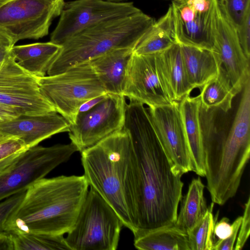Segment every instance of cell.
<instances>
[{
	"label": "cell",
	"instance_id": "1",
	"mask_svg": "<svg viewBox=\"0 0 250 250\" xmlns=\"http://www.w3.org/2000/svg\"><path fill=\"white\" fill-rule=\"evenodd\" d=\"M123 128L134 154L138 234L175 223L184 183L162 146L147 107L134 101L125 107Z\"/></svg>",
	"mask_w": 250,
	"mask_h": 250
},
{
	"label": "cell",
	"instance_id": "2",
	"mask_svg": "<svg viewBox=\"0 0 250 250\" xmlns=\"http://www.w3.org/2000/svg\"><path fill=\"white\" fill-rule=\"evenodd\" d=\"M81 153L89 187L114 209L135 235L138 223L135 159L128 132L123 128Z\"/></svg>",
	"mask_w": 250,
	"mask_h": 250
},
{
	"label": "cell",
	"instance_id": "3",
	"mask_svg": "<svg viewBox=\"0 0 250 250\" xmlns=\"http://www.w3.org/2000/svg\"><path fill=\"white\" fill-rule=\"evenodd\" d=\"M89 189L84 176L43 178L30 186L5 231L63 235L73 227Z\"/></svg>",
	"mask_w": 250,
	"mask_h": 250
},
{
	"label": "cell",
	"instance_id": "4",
	"mask_svg": "<svg viewBox=\"0 0 250 250\" xmlns=\"http://www.w3.org/2000/svg\"><path fill=\"white\" fill-rule=\"evenodd\" d=\"M231 128L204 140L207 188L212 201L224 205L236 194L250 156V79L246 83Z\"/></svg>",
	"mask_w": 250,
	"mask_h": 250
},
{
	"label": "cell",
	"instance_id": "5",
	"mask_svg": "<svg viewBox=\"0 0 250 250\" xmlns=\"http://www.w3.org/2000/svg\"><path fill=\"white\" fill-rule=\"evenodd\" d=\"M155 21L141 11L90 26L62 45L47 74L51 76L62 73L73 65L89 61L114 49H134Z\"/></svg>",
	"mask_w": 250,
	"mask_h": 250
},
{
	"label": "cell",
	"instance_id": "6",
	"mask_svg": "<svg viewBox=\"0 0 250 250\" xmlns=\"http://www.w3.org/2000/svg\"><path fill=\"white\" fill-rule=\"evenodd\" d=\"M123 226L114 209L89 187L65 241L70 250H115Z\"/></svg>",
	"mask_w": 250,
	"mask_h": 250
},
{
	"label": "cell",
	"instance_id": "7",
	"mask_svg": "<svg viewBox=\"0 0 250 250\" xmlns=\"http://www.w3.org/2000/svg\"><path fill=\"white\" fill-rule=\"evenodd\" d=\"M38 80L42 94L70 125L75 123L84 102L107 94L89 61Z\"/></svg>",
	"mask_w": 250,
	"mask_h": 250
},
{
	"label": "cell",
	"instance_id": "8",
	"mask_svg": "<svg viewBox=\"0 0 250 250\" xmlns=\"http://www.w3.org/2000/svg\"><path fill=\"white\" fill-rule=\"evenodd\" d=\"M77 151V147L71 142L28 148L9 170L0 175V201L26 190Z\"/></svg>",
	"mask_w": 250,
	"mask_h": 250
},
{
	"label": "cell",
	"instance_id": "9",
	"mask_svg": "<svg viewBox=\"0 0 250 250\" xmlns=\"http://www.w3.org/2000/svg\"><path fill=\"white\" fill-rule=\"evenodd\" d=\"M64 0H12L0 4V28L15 44L48 35L53 20L60 16Z\"/></svg>",
	"mask_w": 250,
	"mask_h": 250
},
{
	"label": "cell",
	"instance_id": "10",
	"mask_svg": "<svg viewBox=\"0 0 250 250\" xmlns=\"http://www.w3.org/2000/svg\"><path fill=\"white\" fill-rule=\"evenodd\" d=\"M177 43L212 51L219 6L218 0L172 1Z\"/></svg>",
	"mask_w": 250,
	"mask_h": 250
},
{
	"label": "cell",
	"instance_id": "11",
	"mask_svg": "<svg viewBox=\"0 0 250 250\" xmlns=\"http://www.w3.org/2000/svg\"><path fill=\"white\" fill-rule=\"evenodd\" d=\"M0 104L19 115L57 112L41 91L38 78L19 66L11 53L0 62Z\"/></svg>",
	"mask_w": 250,
	"mask_h": 250
},
{
	"label": "cell",
	"instance_id": "12",
	"mask_svg": "<svg viewBox=\"0 0 250 250\" xmlns=\"http://www.w3.org/2000/svg\"><path fill=\"white\" fill-rule=\"evenodd\" d=\"M126 104L123 95L107 93L102 101L90 110L79 112L68 131L71 142L78 151L82 152L122 129Z\"/></svg>",
	"mask_w": 250,
	"mask_h": 250
},
{
	"label": "cell",
	"instance_id": "13",
	"mask_svg": "<svg viewBox=\"0 0 250 250\" xmlns=\"http://www.w3.org/2000/svg\"><path fill=\"white\" fill-rule=\"evenodd\" d=\"M141 10L132 2L75 0L64 3L51 34L50 42L62 45L79 31L101 21L133 15Z\"/></svg>",
	"mask_w": 250,
	"mask_h": 250
},
{
	"label": "cell",
	"instance_id": "14",
	"mask_svg": "<svg viewBox=\"0 0 250 250\" xmlns=\"http://www.w3.org/2000/svg\"><path fill=\"white\" fill-rule=\"evenodd\" d=\"M147 108L155 133L176 173L182 176L192 171L179 102Z\"/></svg>",
	"mask_w": 250,
	"mask_h": 250
},
{
	"label": "cell",
	"instance_id": "15",
	"mask_svg": "<svg viewBox=\"0 0 250 250\" xmlns=\"http://www.w3.org/2000/svg\"><path fill=\"white\" fill-rule=\"evenodd\" d=\"M123 95L134 101L155 107L172 104L158 70L156 54L138 55L133 53L128 65Z\"/></svg>",
	"mask_w": 250,
	"mask_h": 250
},
{
	"label": "cell",
	"instance_id": "16",
	"mask_svg": "<svg viewBox=\"0 0 250 250\" xmlns=\"http://www.w3.org/2000/svg\"><path fill=\"white\" fill-rule=\"evenodd\" d=\"M218 74L238 94L250 79V60L244 54L234 26L219 8L213 50Z\"/></svg>",
	"mask_w": 250,
	"mask_h": 250
},
{
	"label": "cell",
	"instance_id": "17",
	"mask_svg": "<svg viewBox=\"0 0 250 250\" xmlns=\"http://www.w3.org/2000/svg\"><path fill=\"white\" fill-rule=\"evenodd\" d=\"M70 124L57 112L20 115L0 124V131L20 139L29 148L55 134L68 132Z\"/></svg>",
	"mask_w": 250,
	"mask_h": 250
},
{
	"label": "cell",
	"instance_id": "18",
	"mask_svg": "<svg viewBox=\"0 0 250 250\" xmlns=\"http://www.w3.org/2000/svg\"><path fill=\"white\" fill-rule=\"evenodd\" d=\"M179 103L191 157L192 171L200 176L205 177L203 122L199 95L187 96Z\"/></svg>",
	"mask_w": 250,
	"mask_h": 250
},
{
	"label": "cell",
	"instance_id": "19",
	"mask_svg": "<svg viewBox=\"0 0 250 250\" xmlns=\"http://www.w3.org/2000/svg\"><path fill=\"white\" fill-rule=\"evenodd\" d=\"M133 50L129 48L114 49L89 61L107 93L123 95Z\"/></svg>",
	"mask_w": 250,
	"mask_h": 250
},
{
	"label": "cell",
	"instance_id": "20",
	"mask_svg": "<svg viewBox=\"0 0 250 250\" xmlns=\"http://www.w3.org/2000/svg\"><path fill=\"white\" fill-rule=\"evenodd\" d=\"M158 72L173 101L179 102L190 95L194 88L187 76L181 47L175 43L166 50L156 54Z\"/></svg>",
	"mask_w": 250,
	"mask_h": 250
},
{
	"label": "cell",
	"instance_id": "21",
	"mask_svg": "<svg viewBox=\"0 0 250 250\" xmlns=\"http://www.w3.org/2000/svg\"><path fill=\"white\" fill-rule=\"evenodd\" d=\"M62 45L51 42L13 46L11 53L22 68L37 78L45 76Z\"/></svg>",
	"mask_w": 250,
	"mask_h": 250
},
{
	"label": "cell",
	"instance_id": "22",
	"mask_svg": "<svg viewBox=\"0 0 250 250\" xmlns=\"http://www.w3.org/2000/svg\"><path fill=\"white\" fill-rule=\"evenodd\" d=\"M180 45L188 79L194 89L201 88L217 75V63L212 51Z\"/></svg>",
	"mask_w": 250,
	"mask_h": 250
},
{
	"label": "cell",
	"instance_id": "23",
	"mask_svg": "<svg viewBox=\"0 0 250 250\" xmlns=\"http://www.w3.org/2000/svg\"><path fill=\"white\" fill-rule=\"evenodd\" d=\"M177 43L171 5L142 37L133 50L138 55L161 53Z\"/></svg>",
	"mask_w": 250,
	"mask_h": 250
},
{
	"label": "cell",
	"instance_id": "24",
	"mask_svg": "<svg viewBox=\"0 0 250 250\" xmlns=\"http://www.w3.org/2000/svg\"><path fill=\"white\" fill-rule=\"evenodd\" d=\"M134 246L140 250H190L187 233L175 223L138 234Z\"/></svg>",
	"mask_w": 250,
	"mask_h": 250
},
{
	"label": "cell",
	"instance_id": "25",
	"mask_svg": "<svg viewBox=\"0 0 250 250\" xmlns=\"http://www.w3.org/2000/svg\"><path fill=\"white\" fill-rule=\"evenodd\" d=\"M204 188L205 185L199 177L193 179L180 201V212L175 225L187 233L200 221L208 210Z\"/></svg>",
	"mask_w": 250,
	"mask_h": 250
},
{
	"label": "cell",
	"instance_id": "26",
	"mask_svg": "<svg viewBox=\"0 0 250 250\" xmlns=\"http://www.w3.org/2000/svg\"><path fill=\"white\" fill-rule=\"evenodd\" d=\"M200 89L198 95L201 106L206 111L219 109L227 112L231 108L233 99L237 94L227 80L219 74Z\"/></svg>",
	"mask_w": 250,
	"mask_h": 250
},
{
	"label": "cell",
	"instance_id": "27",
	"mask_svg": "<svg viewBox=\"0 0 250 250\" xmlns=\"http://www.w3.org/2000/svg\"><path fill=\"white\" fill-rule=\"evenodd\" d=\"M214 204L212 202L203 217L187 233L190 250H213V230L218 216L213 215Z\"/></svg>",
	"mask_w": 250,
	"mask_h": 250
},
{
	"label": "cell",
	"instance_id": "28",
	"mask_svg": "<svg viewBox=\"0 0 250 250\" xmlns=\"http://www.w3.org/2000/svg\"><path fill=\"white\" fill-rule=\"evenodd\" d=\"M14 250H70L63 235H44L10 232Z\"/></svg>",
	"mask_w": 250,
	"mask_h": 250
},
{
	"label": "cell",
	"instance_id": "29",
	"mask_svg": "<svg viewBox=\"0 0 250 250\" xmlns=\"http://www.w3.org/2000/svg\"><path fill=\"white\" fill-rule=\"evenodd\" d=\"M218 2L221 11L237 29L250 9V0H218Z\"/></svg>",
	"mask_w": 250,
	"mask_h": 250
},
{
	"label": "cell",
	"instance_id": "30",
	"mask_svg": "<svg viewBox=\"0 0 250 250\" xmlns=\"http://www.w3.org/2000/svg\"><path fill=\"white\" fill-rule=\"evenodd\" d=\"M26 191L19 192L0 202V232L5 231L9 218L22 202Z\"/></svg>",
	"mask_w": 250,
	"mask_h": 250
},
{
	"label": "cell",
	"instance_id": "31",
	"mask_svg": "<svg viewBox=\"0 0 250 250\" xmlns=\"http://www.w3.org/2000/svg\"><path fill=\"white\" fill-rule=\"evenodd\" d=\"M28 148L19 138L0 131V160L24 151Z\"/></svg>",
	"mask_w": 250,
	"mask_h": 250
},
{
	"label": "cell",
	"instance_id": "32",
	"mask_svg": "<svg viewBox=\"0 0 250 250\" xmlns=\"http://www.w3.org/2000/svg\"><path fill=\"white\" fill-rule=\"evenodd\" d=\"M236 240L234 250H241L246 243L250 234V198L249 197L245 204V208L242 216L241 223Z\"/></svg>",
	"mask_w": 250,
	"mask_h": 250
},
{
	"label": "cell",
	"instance_id": "33",
	"mask_svg": "<svg viewBox=\"0 0 250 250\" xmlns=\"http://www.w3.org/2000/svg\"><path fill=\"white\" fill-rule=\"evenodd\" d=\"M238 40L246 57L250 58V9L246 13L241 24L236 29Z\"/></svg>",
	"mask_w": 250,
	"mask_h": 250
},
{
	"label": "cell",
	"instance_id": "34",
	"mask_svg": "<svg viewBox=\"0 0 250 250\" xmlns=\"http://www.w3.org/2000/svg\"><path fill=\"white\" fill-rule=\"evenodd\" d=\"M242 216H239L232 223L233 231L228 238L215 242L213 250H233L236 242L239 228L241 223Z\"/></svg>",
	"mask_w": 250,
	"mask_h": 250
},
{
	"label": "cell",
	"instance_id": "35",
	"mask_svg": "<svg viewBox=\"0 0 250 250\" xmlns=\"http://www.w3.org/2000/svg\"><path fill=\"white\" fill-rule=\"evenodd\" d=\"M233 227L227 217L216 222L213 230L214 244L217 241L223 240L229 237L232 233Z\"/></svg>",
	"mask_w": 250,
	"mask_h": 250
},
{
	"label": "cell",
	"instance_id": "36",
	"mask_svg": "<svg viewBox=\"0 0 250 250\" xmlns=\"http://www.w3.org/2000/svg\"><path fill=\"white\" fill-rule=\"evenodd\" d=\"M23 152L13 154L0 160V175L9 170L14 165Z\"/></svg>",
	"mask_w": 250,
	"mask_h": 250
},
{
	"label": "cell",
	"instance_id": "37",
	"mask_svg": "<svg viewBox=\"0 0 250 250\" xmlns=\"http://www.w3.org/2000/svg\"><path fill=\"white\" fill-rule=\"evenodd\" d=\"M0 250H14L12 236L8 231L0 232Z\"/></svg>",
	"mask_w": 250,
	"mask_h": 250
},
{
	"label": "cell",
	"instance_id": "38",
	"mask_svg": "<svg viewBox=\"0 0 250 250\" xmlns=\"http://www.w3.org/2000/svg\"><path fill=\"white\" fill-rule=\"evenodd\" d=\"M20 116L10 108L0 104V124L12 120Z\"/></svg>",
	"mask_w": 250,
	"mask_h": 250
},
{
	"label": "cell",
	"instance_id": "39",
	"mask_svg": "<svg viewBox=\"0 0 250 250\" xmlns=\"http://www.w3.org/2000/svg\"><path fill=\"white\" fill-rule=\"evenodd\" d=\"M107 94L93 98L84 102L80 106L79 109V112H85L90 110L102 101L105 98Z\"/></svg>",
	"mask_w": 250,
	"mask_h": 250
},
{
	"label": "cell",
	"instance_id": "40",
	"mask_svg": "<svg viewBox=\"0 0 250 250\" xmlns=\"http://www.w3.org/2000/svg\"><path fill=\"white\" fill-rule=\"evenodd\" d=\"M15 43L8 35L0 28V46L11 49Z\"/></svg>",
	"mask_w": 250,
	"mask_h": 250
},
{
	"label": "cell",
	"instance_id": "41",
	"mask_svg": "<svg viewBox=\"0 0 250 250\" xmlns=\"http://www.w3.org/2000/svg\"><path fill=\"white\" fill-rule=\"evenodd\" d=\"M11 54V49L0 46V62L5 60Z\"/></svg>",
	"mask_w": 250,
	"mask_h": 250
},
{
	"label": "cell",
	"instance_id": "42",
	"mask_svg": "<svg viewBox=\"0 0 250 250\" xmlns=\"http://www.w3.org/2000/svg\"><path fill=\"white\" fill-rule=\"evenodd\" d=\"M106 0V1H111V2H122L123 1L125 0Z\"/></svg>",
	"mask_w": 250,
	"mask_h": 250
},
{
	"label": "cell",
	"instance_id": "43",
	"mask_svg": "<svg viewBox=\"0 0 250 250\" xmlns=\"http://www.w3.org/2000/svg\"><path fill=\"white\" fill-rule=\"evenodd\" d=\"M12 0H0V4Z\"/></svg>",
	"mask_w": 250,
	"mask_h": 250
},
{
	"label": "cell",
	"instance_id": "44",
	"mask_svg": "<svg viewBox=\"0 0 250 250\" xmlns=\"http://www.w3.org/2000/svg\"><path fill=\"white\" fill-rule=\"evenodd\" d=\"M172 1H182V0H171Z\"/></svg>",
	"mask_w": 250,
	"mask_h": 250
}]
</instances>
